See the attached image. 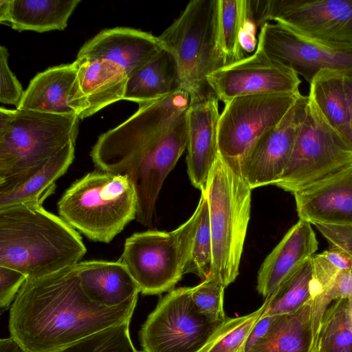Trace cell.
<instances>
[{"mask_svg":"<svg viewBox=\"0 0 352 352\" xmlns=\"http://www.w3.org/2000/svg\"><path fill=\"white\" fill-rule=\"evenodd\" d=\"M189 94L178 89L138 110L98 138L90 153L98 170L125 175L138 200L136 220L152 227L165 179L187 146Z\"/></svg>","mask_w":352,"mask_h":352,"instance_id":"1","label":"cell"},{"mask_svg":"<svg viewBox=\"0 0 352 352\" xmlns=\"http://www.w3.org/2000/svg\"><path fill=\"white\" fill-rule=\"evenodd\" d=\"M76 265L27 278L21 287L11 305L8 327L26 352H56L131 321L138 298L114 307L92 302L81 287Z\"/></svg>","mask_w":352,"mask_h":352,"instance_id":"2","label":"cell"},{"mask_svg":"<svg viewBox=\"0 0 352 352\" xmlns=\"http://www.w3.org/2000/svg\"><path fill=\"white\" fill-rule=\"evenodd\" d=\"M86 252L76 229L41 203L0 208V266L40 278L77 265Z\"/></svg>","mask_w":352,"mask_h":352,"instance_id":"3","label":"cell"},{"mask_svg":"<svg viewBox=\"0 0 352 352\" xmlns=\"http://www.w3.org/2000/svg\"><path fill=\"white\" fill-rule=\"evenodd\" d=\"M79 118L0 108V192L34 174L68 143H76Z\"/></svg>","mask_w":352,"mask_h":352,"instance_id":"4","label":"cell"},{"mask_svg":"<svg viewBox=\"0 0 352 352\" xmlns=\"http://www.w3.org/2000/svg\"><path fill=\"white\" fill-rule=\"evenodd\" d=\"M57 206L74 229L91 241L109 243L136 219L138 200L128 177L98 170L74 182Z\"/></svg>","mask_w":352,"mask_h":352,"instance_id":"5","label":"cell"},{"mask_svg":"<svg viewBox=\"0 0 352 352\" xmlns=\"http://www.w3.org/2000/svg\"><path fill=\"white\" fill-rule=\"evenodd\" d=\"M252 189L240 169L219 156L205 194L212 242V274L226 287L239 275Z\"/></svg>","mask_w":352,"mask_h":352,"instance_id":"6","label":"cell"},{"mask_svg":"<svg viewBox=\"0 0 352 352\" xmlns=\"http://www.w3.org/2000/svg\"><path fill=\"white\" fill-rule=\"evenodd\" d=\"M200 210L198 204L191 217L173 231L147 230L126 239L120 261L141 294L170 291L186 274Z\"/></svg>","mask_w":352,"mask_h":352,"instance_id":"7","label":"cell"},{"mask_svg":"<svg viewBox=\"0 0 352 352\" xmlns=\"http://www.w3.org/2000/svg\"><path fill=\"white\" fill-rule=\"evenodd\" d=\"M217 0H193L158 37L174 57L179 87L190 96L212 92L207 76L224 66L217 46Z\"/></svg>","mask_w":352,"mask_h":352,"instance_id":"8","label":"cell"},{"mask_svg":"<svg viewBox=\"0 0 352 352\" xmlns=\"http://www.w3.org/2000/svg\"><path fill=\"white\" fill-rule=\"evenodd\" d=\"M191 287L172 289L148 316L139 331L142 352H199L225 320L213 321L192 302Z\"/></svg>","mask_w":352,"mask_h":352,"instance_id":"9","label":"cell"},{"mask_svg":"<svg viewBox=\"0 0 352 352\" xmlns=\"http://www.w3.org/2000/svg\"><path fill=\"white\" fill-rule=\"evenodd\" d=\"M352 163V146L309 101L289 162L274 185L294 193Z\"/></svg>","mask_w":352,"mask_h":352,"instance_id":"10","label":"cell"},{"mask_svg":"<svg viewBox=\"0 0 352 352\" xmlns=\"http://www.w3.org/2000/svg\"><path fill=\"white\" fill-rule=\"evenodd\" d=\"M300 96L299 91L250 95L225 103L218 122L219 155L240 169L254 144L281 120Z\"/></svg>","mask_w":352,"mask_h":352,"instance_id":"11","label":"cell"},{"mask_svg":"<svg viewBox=\"0 0 352 352\" xmlns=\"http://www.w3.org/2000/svg\"><path fill=\"white\" fill-rule=\"evenodd\" d=\"M263 18L321 46L352 48V0H263Z\"/></svg>","mask_w":352,"mask_h":352,"instance_id":"12","label":"cell"},{"mask_svg":"<svg viewBox=\"0 0 352 352\" xmlns=\"http://www.w3.org/2000/svg\"><path fill=\"white\" fill-rule=\"evenodd\" d=\"M207 82L225 104L240 96L296 93L301 80L293 70L272 60L257 46L252 55L211 72Z\"/></svg>","mask_w":352,"mask_h":352,"instance_id":"13","label":"cell"},{"mask_svg":"<svg viewBox=\"0 0 352 352\" xmlns=\"http://www.w3.org/2000/svg\"><path fill=\"white\" fill-rule=\"evenodd\" d=\"M257 46L272 60L293 70L309 83L322 70H352V48L338 50L321 46L279 23L267 22L263 25Z\"/></svg>","mask_w":352,"mask_h":352,"instance_id":"14","label":"cell"},{"mask_svg":"<svg viewBox=\"0 0 352 352\" xmlns=\"http://www.w3.org/2000/svg\"><path fill=\"white\" fill-rule=\"evenodd\" d=\"M309 96H300L281 120L263 134L243 160L240 170L250 188L275 185L292 155L306 116Z\"/></svg>","mask_w":352,"mask_h":352,"instance_id":"15","label":"cell"},{"mask_svg":"<svg viewBox=\"0 0 352 352\" xmlns=\"http://www.w3.org/2000/svg\"><path fill=\"white\" fill-rule=\"evenodd\" d=\"M219 100L212 91L190 97L187 110L188 177L192 184L205 192L210 173L219 156Z\"/></svg>","mask_w":352,"mask_h":352,"instance_id":"16","label":"cell"},{"mask_svg":"<svg viewBox=\"0 0 352 352\" xmlns=\"http://www.w3.org/2000/svg\"><path fill=\"white\" fill-rule=\"evenodd\" d=\"M88 104L78 79V64L60 65L38 73L24 91L17 109L84 119Z\"/></svg>","mask_w":352,"mask_h":352,"instance_id":"17","label":"cell"},{"mask_svg":"<svg viewBox=\"0 0 352 352\" xmlns=\"http://www.w3.org/2000/svg\"><path fill=\"white\" fill-rule=\"evenodd\" d=\"M299 219L311 224L352 223V163L292 193Z\"/></svg>","mask_w":352,"mask_h":352,"instance_id":"18","label":"cell"},{"mask_svg":"<svg viewBox=\"0 0 352 352\" xmlns=\"http://www.w3.org/2000/svg\"><path fill=\"white\" fill-rule=\"evenodd\" d=\"M164 47L152 34L128 28L100 32L80 49L77 60H106L120 65L128 78Z\"/></svg>","mask_w":352,"mask_h":352,"instance_id":"19","label":"cell"},{"mask_svg":"<svg viewBox=\"0 0 352 352\" xmlns=\"http://www.w3.org/2000/svg\"><path fill=\"white\" fill-rule=\"evenodd\" d=\"M318 242L309 222L299 219L267 255L258 270V292L270 296L279 285L312 257Z\"/></svg>","mask_w":352,"mask_h":352,"instance_id":"20","label":"cell"},{"mask_svg":"<svg viewBox=\"0 0 352 352\" xmlns=\"http://www.w3.org/2000/svg\"><path fill=\"white\" fill-rule=\"evenodd\" d=\"M76 266L81 287L92 302L114 307L138 298L139 287L120 261H86Z\"/></svg>","mask_w":352,"mask_h":352,"instance_id":"21","label":"cell"},{"mask_svg":"<svg viewBox=\"0 0 352 352\" xmlns=\"http://www.w3.org/2000/svg\"><path fill=\"white\" fill-rule=\"evenodd\" d=\"M80 0H0V22L21 32L63 30Z\"/></svg>","mask_w":352,"mask_h":352,"instance_id":"22","label":"cell"},{"mask_svg":"<svg viewBox=\"0 0 352 352\" xmlns=\"http://www.w3.org/2000/svg\"><path fill=\"white\" fill-rule=\"evenodd\" d=\"M78 79L88 104L84 118L124 100L128 76L116 63L106 60H76Z\"/></svg>","mask_w":352,"mask_h":352,"instance_id":"23","label":"cell"},{"mask_svg":"<svg viewBox=\"0 0 352 352\" xmlns=\"http://www.w3.org/2000/svg\"><path fill=\"white\" fill-rule=\"evenodd\" d=\"M313 300L294 312L275 315L266 333L247 352H314Z\"/></svg>","mask_w":352,"mask_h":352,"instance_id":"24","label":"cell"},{"mask_svg":"<svg viewBox=\"0 0 352 352\" xmlns=\"http://www.w3.org/2000/svg\"><path fill=\"white\" fill-rule=\"evenodd\" d=\"M309 84V101L329 126L352 146L343 72L322 70L314 76Z\"/></svg>","mask_w":352,"mask_h":352,"instance_id":"25","label":"cell"},{"mask_svg":"<svg viewBox=\"0 0 352 352\" xmlns=\"http://www.w3.org/2000/svg\"><path fill=\"white\" fill-rule=\"evenodd\" d=\"M180 89L175 60L163 49L128 78L124 100L139 105L149 102Z\"/></svg>","mask_w":352,"mask_h":352,"instance_id":"26","label":"cell"},{"mask_svg":"<svg viewBox=\"0 0 352 352\" xmlns=\"http://www.w3.org/2000/svg\"><path fill=\"white\" fill-rule=\"evenodd\" d=\"M75 142H71L52 156L34 174L13 188L0 192V208L27 202L43 204L55 189L74 159Z\"/></svg>","mask_w":352,"mask_h":352,"instance_id":"27","label":"cell"},{"mask_svg":"<svg viewBox=\"0 0 352 352\" xmlns=\"http://www.w3.org/2000/svg\"><path fill=\"white\" fill-rule=\"evenodd\" d=\"M248 10V0H217V46L224 65L243 58L241 34Z\"/></svg>","mask_w":352,"mask_h":352,"instance_id":"28","label":"cell"},{"mask_svg":"<svg viewBox=\"0 0 352 352\" xmlns=\"http://www.w3.org/2000/svg\"><path fill=\"white\" fill-rule=\"evenodd\" d=\"M311 258L288 276L268 297L263 316L294 312L314 300Z\"/></svg>","mask_w":352,"mask_h":352,"instance_id":"29","label":"cell"},{"mask_svg":"<svg viewBox=\"0 0 352 352\" xmlns=\"http://www.w3.org/2000/svg\"><path fill=\"white\" fill-rule=\"evenodd\" d=\"M314 352H352V324L347 299L336 300L326 309Z\"/></svg>","mask_w":352,"mask_h":352,"instance_id":"30","label":"cell"},{"mask_svg":"<svg viewBox=\"0 0 352 352\" xmlns=\"http://www.w3.org/2000/svg\"><path fill=\"white\" fill-rule=\"evenodd\" d=\"M126 322L87 336L56 352H138Z\"/></svg>","mask_w":352,"mask_h":352,"instance_id":"31","label":"cell"},{"mask_svg":"<svg viewBox=\"0 0 352 352\" xmlns=\"http://www.w3.org/2000/svg\"><path fill=\"white\" fill-rule=\"evenodd\" d=\"M199 204L201 206L199 219L186 273H193L204 279L212 271V235L208 204L204 193H201Z\"/></svg>","mask_w":352,"mask_h":352,"instance_id":"32","label":"cell"},{"mask_svg":"<svg viewBox=\"0 0 352 352\" xmlns=\"http://www.w3.org/2000/svg\"><path fill=\"white\" fill-rule=\"evenodd\" d=\"M225 288L211 273L199 285L191 287V298L201 314L213 321H222L227 318L223 310Z\"/></svg>","mask_w":352,"mask_h":352,"instance_id":"33","label":"cell"},{"mask_svg":"<svg viewBox=\"0 0 352 352\" xmlns=\"http://www.w3.org/2000/svg\"><path fill=\"white\" fill-rule=\"evenodd\" d=\"M311 261L314 299L323 292L340 272L352 270V261L329 249L320 254H314Z\"/></svg>","mask_w":352,"mask_h":352,"instance_id":"34","label":"cell"},{"mask_svg":"<svg viewBox=\"0 0 352 352\" xmlns=\"http://www.w3.org/2000/svg\"><path fill=\"white\" fill-rule=\"evenodd\" d=\"M352 298V270L340 272L331 283L313 300V328L315 344L323 315L338 299ZM315 348V347H314Z\"/></svg>","mask_w":352,"mask_h":352,"instance_id":"35","label":"cell"},{"mask_svg":"<svg viewBox=\"0 0 352 352\" xmlns=\"http://www.w3.org/2000/svg\"><path fill=\"white\" fill-rule=\"evenodd\" d=\"M6 47L0 46V102L3 104L19 105L24 91L16 77L10 70Z\"/></svg>","mask_w":352,"mask_h":352,"instance_id":"36","label":"cell"},{"mask_svg":"<svg viewBox=\"0 0 352 352\" xmlns=\"http://www.w3.org/2000/svg\"><path fill=\"white\" fill-rule=\"evenodd\" d=\"M329 243V249L352 261V223L314 224Z\"/></svg>","mask_w":352,"mask_h":352,"instance_id":"37","label":"cell"},{"mask_svg":"<svg viewBox=\"0 0 352 352\" xmlns=\"http://www.w3.org/2000/svg\"><path fill=\"white\" fill-rule=\"evenodd\" d=\"M27 277L12 268L0 266V308L1 313L14 302Z\"/></svg>","mask_w":352,"mask_h":352,"instance_id":"38","label":"cell"},{"mask_svg":"<svg viewBox=\"0 0 352 352\" xmlns=\"http://www.w3.org/2000/svg\"><path fill=\"white\" fill-rule=\"evenodd\" d=\"M274 316H261L250 330L245 340L243 351L247 352L267 331Z\"/></svg>","mask_w":352,"mask_h":352,"instance_id":"39","label":"cell"},{"mask_svg":"<svg viewBox=\"0 0 352 352\" xmlns=\"http://www.w3.org/2000/svg\"><path fill=\"white\" fill-rule=\"evenodd\" d=\"M343 75L352 132V70L343 72Z\"/></svg>","mask_w":352,"mask_h":352,"instance_id":"40","label":"cell"},{"mask_svg":"<svg viewBox=\"0 0 352 352\" xmlns=\"http://www.w3.org/2000/svg\"><path fill=\"white\" fill-rule=\"evenodd\" d=\"M0 352H26L13 337L10 336L0 340Z\"/></svg>","mask_w":352,"mask_h":352,"instance_id":"41","label":"cell"},{"mask_svg":"<svg viewBox=\"0 0 352 352\" xmlns=\"http://www.w3.org/2000/svg\"><path fill=\"white\" fill-rule=\"evenodd\" d=\"M348 300L349 313L350 316L351 322L352 324V298Z\"/></svg>","mask_w":352,"mask_h":352,"instance_id":"42","label":"cell"}]
</instances>
